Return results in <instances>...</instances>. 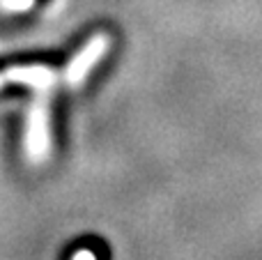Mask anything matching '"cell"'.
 <instances>
[{
    "instance_id": "1",
    "label": "cell",
    "mask_w": 262,
    "mask_h": 260,
    "mask_svg": "<svg viewBox=\"0 0 262 260\" xmlns=\"http://www.w3.org/2000/svg\"><path fill=\"white\" fill-rule=\"evenodd\" d=\"M26 155L32 164H41L51 155V99L49 90H37L26 120Z\"/></svg>"
},
{
    "instance_id": "2",
    "label": "cell",
    "mask_w": 262,
    "mask_h": 260,
    "mask_svg": "<svg viewBox=\"0 0 262 260\" xmlns=\"http://www.w3.org/2000/svg\"><path fill=\"white\" fill-rule=\"evenodd\" d=\"M108 46H111V37L106 35V32L92 35L90 39L83 44V49L76 51V55L69 60L67 69H64V81H67V85L81 88L83 81L88 78V74H90L92 69L97 67V62L106 55Z\"/></svg>"
},
{
    "instance_id": "3",
    "label": "cell",
    "mask_w": 262,
    "mask_h": 260,
    "mask_svg": "<svg viewBox=\"0 0 262 260\" xmlns=\"http://www.w3.org/2000/svg\"><path fill=\"white\" fill-rule=\"evenodd\" d=\"M26 85L32 90H51L55 83V72L46 64H26V67H7L0 72V88L5 85Z\"/></svg>"
},
{
    "instance_id": "4",
    "label": "cell",
    "mask_w": 262,
    "mask_h": 260,
    "mask_svg": "<svg viewBox=\"0 0 262 260\" xmlns=\"http://www.w3.org/2000/svg\"><path fill=\"white\" fill-rule=\"evenodd\" d=\"M35 5V0H0V9L9 14H21Z\"/></svg>"
},
{
    "instance_id": "5",
    "label": "cell",
    "mask_w": 262,
    "mask_h": 260,
    "mask_svg": "<svg viewBox=\"0 0 262 260\" xmlns=\"http://www.w3.org/2000/svg\"><path fill=\"white\" fill-rule=\"evenodd\" d=\"M72 260H97V256L92 251H88V249H81V251L74 253Z\"/></svg>"
}]
</instances>
